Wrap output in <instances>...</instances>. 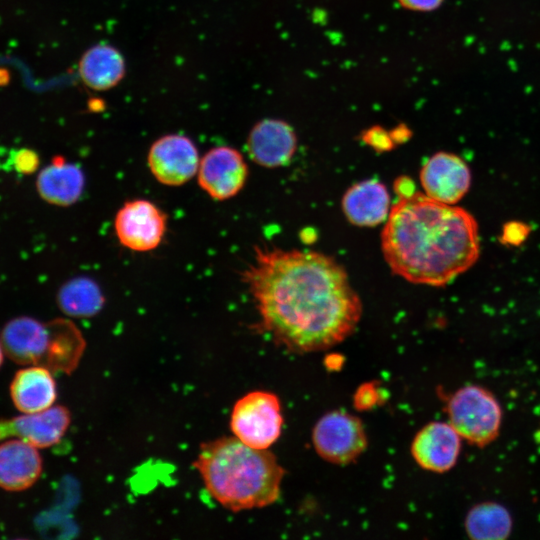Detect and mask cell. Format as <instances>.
Segmentation results:
<instances>
[{
	"mask_svg": "<svg viewBox=\"0 0 540 540\" xmlns=\"http://www.w3.org/2000/svg\"><path fill=\"white\" fill-rule=\"evenodd\" d=\"M240 276L258 327L291 352L331 348L360 321L362 303L346 270L326 254L258 246Z\"/></svg>",
	"mask_w": 540,
	"mask_h": 540,
	"instance_id": "obj_1",
	"label": "cell"
},
{
	"mask_svg": "<svg viewBox=\"0 0 540 540\" xmlns=\"http://www.w3.org/2000/svg\"><path fill=\"white\" fill-rule=\"evenodd\" d=\"M381 249L395 275L414 284L444 286L476 262L478 226L463 208L413 191L391 207Z\"/></svg>",
	"mask_w": 540,
	"mask_h": 540,
	"instance_id": "obj_2",
	"label": "cell"
},
{
	"mask_svg": "<svg viewBox=\"0 0 540 540\" xmlns=\"http://www.w3.org/2000/svg\"><path fill=\"white\" fill-rule=\"evenodd\" d=\"M193 466L208 493L231 511L262 508L279 498L284 470L277 458L236 437L201 444Z\"/></svg>",
	"mask_w": 540,
	"mask_h": 540,
	"instance_id": "obj_3",
	"label": "cell"
},
{
	"mask_svg": "<svg viewBox=\"0 0 540 540\" xmlns=\"http://www.w3.org/2000/svg\"><path fill=\"white\" fill-rule=\"evenodd\" d=\"M5 355L20 365H39L52 372L70 373L85 350V340L70 320L41 322L29 316L11 319L0 335Z\"/></svg>",
	"mask_w": 540,
	"mask_h": 540,
	"instance_id": "obj_4",
	"label": "cell"
},
{
	"mask_svg": "<svg viewBox=\"0 0 540 540\" xmlns=\"http://www.w3.org/2000/svg\"><path fill=\"white\" fill-rule=\"evenodd\" d=\"M448 422L461 438L484 447L499 435L502 409L495 395L479 385L455 391L447 401Z\"/></svg>",
	"mask_w": 540,
	"mask_h": 540,
	"instance_id": "obj_5",
	"label": "cell"
},
{
	"mask_svg": "<svg viewBox=\"0 0 540 540\" xmlns=\"http://www.w3.org/2000/svg\"><path fill=\"white\" fill-rule=\"evenodd\" d=\"M283 416L277 395L251 391L236 401L230 428L237 439L256 449H268L281 435Z\"/></svg>",
	"mask_w": 540,
	"mask_h": 540,
	"instance_id": "obj_6",
	"label": "cell"
},
{
	"mask_svg": "<svg viewBox=\"0 0 540 540\" xmlns=\"http://www.w3.org/2000/svg\"><path fill=\"white\" fill-rule=\"evenodd\" d=\"M312 442L321 458L339 465L354 461L367 447L361 420L342 410L328 412L318 420Z\"/></svg>",
	"mask_w": 540,
	"mask_h": 540,
	"instance_id": "obj_7",
	"label": "cell"
},
{
	"mask_svg": "<svg viewBox=\"0 0 540 540\" xmlns=\"http://www.w3.org/2000/svg\"><path fill=\"white\" fill-rule=\"evenodd\" d=\"M167 214L146 199L126 201L116 212L114 231L119 243L134 252H149L163 241Z\"/></svg>",
	"mask_w": 540,
	"mask_h": 540,
	"instance_id": "obj_8",
	"label": "cell"
},
{
	"mask_svg": "<svg viewBox=\"0 0 540 540\" xmlns=\"http://www.w3.org/2000/svg\"><path fill=\"white\" fill-rule=\"evenodd\" d=\"M199 152L194 142L181 134H167L149 148L147 165L161 184L177 187L190 181L198 171Z\"/></svg>",
	"mask_w": 540,
	"mask_h": 540,
	"instance_id": "obj_9",
	"label": "cell"
},
{
	"mask_svg": "<svg viewBox=\"0 0 540 540\" xmlns=\"http://www.w3.org/2000/svg\"><path fill=\"white\" fill-rule=\"evenodd\" d=\"M248 166L240 151L230 146H218L208 150L200 158L197 182L212 199L228 200L245 186Z\"/></svg>",
	"mask_w": 540,
	"mask_h": 540,
	"instance_id": "obj_10",
	"label": "cell"
},
{
	"mask_svg": "<svg viewBox=\"0 0 540 540\" xmlns=\"http://www.w3.org/2000/svg\"><path fill=\"white\" fill-rule=\"evenodd\" d=\"M70 422L69 410L62 405H53L40 412L0 420V440L15 437L38 449L48 448L62 439Z\"/></svg>",
	"mask_w": 540,
	"mask_h": 540,
	"instance_id": "obj_11",
	"label": "cell"
},
{
	"mask_svg": "<svg viewBox=\"0 0 540 540\" xmlns=\"http://www.w3.org/2000/svg\"><path fill=\"white\" fill-rule=\"evenodd\" d=\"M420 182L428 197L453 205L469 190L471 173L467 164L457 155L438 152L422 166Z\"/></svg>",
	"mask_w": 540,
	"mask_h": 540,
	"instance_id": "obj_12",
	"label": "cell"
},
{
	"mask_svg": "<svg viewBox=\"0 0 540 540\" xmlns=\"http://www.w3.org/2000/svg\"><path fill=\"white\" fill-rule=\"evenodd\" d=\"M246 147L256 164L277 168L288 164L293 158L297 149V136L286 121L265 118L250 130Z\"/></svg>",
	"mask_w": 540,
	"mask_h": 540,
	"instance_id": "obj_13",
	"label": "cell"
},
{
	"mask_svg": "<svg viewBox=\"0 0 540 540\" xmlns=\"http://www.w3.org/2000/svg\"><path fill=\"white\" fill-rule=\"evenodd\" d=\"M461 451V436L449 422H430L414 437L411 453L423 469L444 473L453 468Z\"/></svg>",
	"mask_w": 540,
	"mask_h": 540,
	"instance_id": "obj_14",
	"label": "cell"
},
{
	"mask_svg": "<svg viewBox=\"0 0 540 540\" xmlns=\"http://www.w3.org/2000/svg\"><path fill=\"white\" fill-rule=\"evenodd\" d=\"M42 470V457L35 446L18 438L0 443V488L26 490L38 481Z\"/></svg>",
	"mask_w": 540,
	"mask_h": 540,
	"instance_id": "obj_15",
	"label": "cell"
},
{
	"mask_svg": "<svg viewBox=\"0 0 540 540\" xmlns=\"http://www.w3.org/2000/svg\"><path fill=\"white\" fill-rule=\"evenodd\" d=\"M341 206L350 223L359 227H373L385 221L390 212L387 188L375 179L351 186L343 195Z\"/></svg>",
	"mask_w": 540,
	"mask_h": 540,
	"instance_id": "obj_16",
	"label": "cell"
},
{
	"mask_svg": "<svg viewBox=\"0 0 540 540\" xmlns=\"http://www.w3.org/2000/svg\"><path fill=\"white\" fill-rule=\"evenodd\" d=\"M52 373L39 365H29L15 373L10 384V396L18 411L36 413L54 405L57 385Z\"/></svg>",
	"mask_w": 540,
	"mask_h": 540,
	"instance_id": "obj_17",
	"label": "cell"
},
{
	"mask_svg": "<svg viewBox=\"0 0 540 540\" xmlns=\"http://www.w3.org/2000/svg\"><path fill=\"white\" fill-rule=\"evenodd\" d=\"M85 187L83 171L75 164L68 163L63 157H54L38 174L37 192L47 203L68 207L75 204L82 196Z\"/></svg>",
	"mask_w": 540,
	"mask_h": 540,
	"instance_id": "obj_18",
	"label": "cell"
},
{
	"mask_svg": "<svg viewBox=\"0 0 540 540\" xmlns=\"http://www.w3.org/2000/svg\"><path fill=\"white\" fill-rule=\"evenodd\" d=\"M125 60L110 44L99 43L86 50L80 58L78 72L82 82L95 91L115 87L125 76Z\"/></svg>",
	"mask_w": 540,
	"mask_h": 540,
	"instance_id": "obj_19",
	"label": "cell"
},
{
	"mask_svg": "<svg viewBox=\"0 0 540 540\" xmlns=\"http://www.w3.org/2000/svg\"><path fill=\"white\" fill-rule=\"evenodd\" d=\"M57 303L67 316L88 318L100 312L105 297L97 282L89 277L80 276L70 279L60 287Z\"/></svg>",
	"mask_w": 540,
	"mask_h": 540,
	"instance_id": "obj_20",
	"label": "cell"
},
{
	"mask_svg": "<svg viewBox=\"0 0 540 540\" xmlns=\"http://www.w3.org/2000/svg\"><path fill=\"white\" fill-rule=\"evenodd\" d=\"M509 511L496 502H482L472 507L465 518V529L474 540H503L512 531Z\"/></svg>",
	"mask_w": 540,
	"mask_h": 540,
	"instance_id": "obj_21",
	"label": "cell"
},
{
	"mask_svg": "<svg viewBox=\"0 0 540 540\" xmlns=\"http://www.w3.org/2000/svg\"><path fill=\"white\" fill-rule=\"evenodd\" d=\"M444 0H397L398 4L409 11L430 12L436 10Z\"/></svg>",
	"mask_w": 540,
	"mask_h": 540,
	"instance_id": "obj_22",
	"label": "cell"
},
{
	"mask_svg": "<svg viewBox=\"0 0 540 540\" xmlns=\"http://www.w3.org/2000/svg\"><path fill=\"white\" fill-rule=\"evenodd\" d=\"M38 165V157L36 154L30 150L19 151L15 166L18 171L23 173H31L35 171Z\"/></svg>",
	"mask_w": 540,
	"mask_h": 540,
	"instance_id": "obj_23",
	"label": "cell"
},
{
	"mask_svg": "<svg viewBox=\"0 0 540 540\" xmlns=\"http://www.w3.org/2000/svg\"><path fill=\"white\" fill-rule=\"evenodd\" d=\"M376 398L377 396L375 394V389L371 385H365L357 392V395L355 397V404L357 406L367 408V406L373 405L375 403Z\"/></svg>",
	"mask_w": 540,
	"mask_h": 540,
	"instance_id": "obj_24",
	"label": "cell"
},
{
	"mask_svg": "<svg viewBox=\"0 0 540 540\" xmlns=\"http://www.w3.org/2000/svg\"><path fill=\"white\" fill-rule=\"evenodd\" d=\"M4 355H5V352H4L2 343L0 341V367H1L2 363H3Z\"/></svg>",
	"mask_w": 540,
	"mask_h": 540,
	"instance_id": "obj_25",
	"label": "cell"
}]
</instances>
